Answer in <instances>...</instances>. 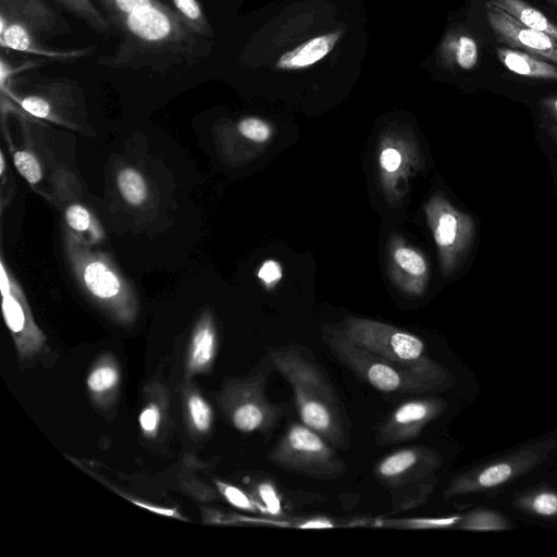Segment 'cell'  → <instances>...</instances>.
Listing matches in <instances>:
<instances>
[{"instance_id": "cell-1", "label": "cell", "mask_w": 557, "mask_h": 557, "mask_svg": "<svg viewBox=\"0 0 557 557\" xmlns=\"http://www.w3.org/2000/svg\"><path fill=\"white\" fill-rule=\"evenodd\" d=\"M119 41L98 59L110 69L165 72L194 66L211 52L212 41L195 33L169 0L108 20Z\"/></svg>"}, {"instance_id": "cell-2", "label": "cell", "mask_w": 557, "mask_h": 557, "mask_svg": "<svg viewBox=\"0 0 557 557\" xmlns=\"http://www.w3.org/2000/svg\"><path fill=\"white\" fill-rule=\"evenodd\" d=\"M275 370L293 389L301 423L341 449L350 447V422L337 391L314 355L300 346L271 349Z\"/></svg>"}, {"instance_id": "cell-3", "label": "cell", "mask_w": 557, "mask_h": 557, "mask_svg": "<svg viewBox=\"0 0 557 557\" xmlns=\"http://www.w3.org/2000/svg\"><path fill=\"white\" fill-rule=\"evenodd\" d=\"M323 341L331 354L360 380L387 394L421 395L450 389L456 379L435 360L422 366L389 362L355 345L343 331L327 332Z\"/></svg>"}, {"instance_id": "cell-4", "label": "cell", "mask_w": 557, "mask_h": 557, "mask_svg": "<svg viewBox=\"0 0 557 557\" xmlns=\"http://www.w3.org/2000/svg\"><path fill=\"white\" fill-rule=\"evenodd\" d=\"M71 32L70 25L46 0H0L2 49L40 55L49 61L73 62L91 55L95 45L58 49L47 40Z\"/></svg>"}, {"instance_id": "cell-5", "label": "cell", "mask_w": 557, "mask_h": 557, "mask_svg": "<svg viewBox=\"0 0 557 557\" xmlns=\"http://www.w3.org/2000/svg\"><path fill=\"white\" fill-rule=\"evenodd\" d=\"M274 364L267 354L245 376L227 380L218 395L225 420L242 433L268 434L287 416L289 405L273 403L265 387Z\"/></svg>"}, {"instance_id": "cell-6", "label": "cell", "mask_w": 557, "mask_h": 557, "mask_svg": "<svg viewBox=\"0 0 557 557\" xmlns=\"http://www.w3.org/2000/svg\"><path fill=\"white\" fill-rule=\"evenodd\" d=\"M265 458L286 471L317 480H338L347 472V465L334 446L298 422L288 425Z\"/></svg>"}, {"instance_id": "cell-7", "label": "cell", "mask_w": 557, "mask_h": 557, "mask_svg": "<svg viewBox=\"0 0 557 557\" xmlns=\"http://www.w3.org/2000/svg\"><path fill=\"white\" fill-rule=\"evenodd\" d=\"M557 449V438L546 437L488 460L451 479L445 499L498 490L544 463Z\"/></svg>"}, {"instance_id": "cell-8", "label": "cell", "mask_w": 557, "mask_h": 557, "mask_svg": "<svg viewBox=\"0 0 557 557\" xmlns=\"http://www.w3.org/2000/svg\"><path fill=\"white\" fill-rule=\"evenodd\" d=\"M344 334L358 347L389 362L422 366L433 362L416 335L369 321H351Z\"/></svg>"}, {"instance_id": "cell-9", "label": "cell", "mask_w": 557, "mask_h": 557, "mask_svg": "<svg viewBox=\"0 0 557 557\" xmlns=\"http://www.w3.org/2000/svg\"><path fill=\"white\" fill-rule=\"evenodd\" d=\"M443 465L441 454L431 447L414 446L396 450L374 467V475L389 492L422 482Z\"/></svg>"}, {"instance_id": "cell-10", "label": "cell", "mask_w": 557, "mask_h": 557, "mask_svg": "<svg viewBox=\"0 0 557 557\" xmlns=\"http://www.w3.org/2000/svg\"><path fill=\"white\" fill-rule=\"evenodd\" d=\"M446 407L447 404L437 397L418 398L401 404L380 425L374 438L375 444L387 446L417 438Z\"/></svg>"}, {"instance_id": "cell-11", "label": "cell", "mask_w": 557, "mask_h": 557, "mask_svg": "<svg viewBox=\"0 0 557 557\" xmlns=\"http://www.w3.org/2000/svg\"><path fill=\"white\" fill-rule=\"evenodd\" d=\"M485 15L497 39L507 47L536 54L557 65V39L532 29L485 1Z\"/></svg>"}, {"instance_id": "cell-12", "label": "cell", "mask_w": 557, "mask_h": 557, "mask_svg": "<svg viewBox=\"0 0 557 557\" xmlns=\"http://www.w3.org/2000/svg\"><path fill=\"white\" fill-rule=\"evenodd\" d=\"M437 205L434 236L446 256L447 267H451L469 249L474 236V222L468 214L455 210L443 200Z\"/></svg>"}, {"instance_id": "cell-13", "label": "cell", "mask_w": 557, "mask_h": 557, "mask_svg": "<svg viewBox=\"0 0 557 557\" xmlns=\"http://www.w3.org/2000/svg\"><path fill=\"white\" fill-rule=\"evenodd\" d=\"M122 381L121 367L113 355L96 360L86 377V388L95 406L110 408L115 401Z\"/></svg>"}, {"instance_id": "cell-14", "label": "cell", "mask_w": 557, "mask_h": 557, "mask_svg": "<svg viewBox=\"0 0 557 557\" xmlns=\"http://www.w3.org/2000/svg\"><path fill=\"white\" fill-rule=\"evenodd\" d=\"M343 28L311 37L280 55L275 67L281 71L308 69L330 54L343 36Z\"/></svg>"}, {"instance_id": "cell-15", "label": "cell", "mask_w": 557, "mask_h": 557, "mask_svg": "<svg viewBox=\"0 0 557 557\" xmlns=\"http://www.w3.org/2000/svg\"><path fill=\"white\" fill-rule=\"evenodd\" d=\"M168 419V389L159 383H152L144 392V403L138 413L140 434L148 441H157L165 432Z\"/></svg>"}, {"instance_id": "cell-16", "label": "cell", "mask_w": 557, "mask_h": 557, "mask_svg": "<svg viewBox=\"0 0 557 557\" xmlns=\"http://www.w3.org/2000/svg\"><path fill=\"white\" fill-rule=\"evenodd\" d=\"M218 354V337L210 321L206 320L195 329L185 358V379L208 373Z\"/></svg>"}, {"instance_id": "cell-17", "label": "cell", "mask_w": 557, "mask_h": 557, "mask_svg": "<svg viewBox=\"0 0 557 557\" xmlns=\"http://www.w3.org/2000/svg\"><path fill=\"white\" fill-rule=\"evenodd\" d=\"M438 57L446 69L471 71L479 60L478 44L466 29L451 28L438 48Z\"/></svg>"}, {"instance_id": "cell-18", "label": "cell", "mask_w": 557, "mask_h": 557, "mask_svg": "<svg viewBox=\"0 0 557 557\" xmlns=\"http://www.w3.org/2000/svg\"><path fill=\"white\" fill-rule=\"evenodd\" d=\"M496 54L499 62L515 74L557 82V65L536 54L507 46L497 48Z\"/></svg>"}, {"instance_id": "cell-19", "label": "cell", "mask_w": 557, "mask_h": 557, "mask_svg": "<svg viewBox=\"0 0 557 557\" xmlns=\"http://www.w3.org/2000/svg\"><path fill=\"white\" fill-rule=\"evenodd\" d=\"M182 409L191 435L203 436L210 433L214 421L213 408L201 392L189 382L182 391Z\"/></svg>"}, {"instance_id": "cell-20", "label": "cell", "mask_w": 557, "mask_h": 557, "mask_svg": "<svg viewBox=\"0 0 557 557\" xmlns=\"http://www.w3.org/2000/svg\"><path fill=\"white\" fill-rule=\"evenodd\" d=\"M512 506L531 516L557 519V490L544 484L532 486L519 492Z\"/></svg>"}, {"instance_id": "cell-21", "label": "cell", "mask_w": 557, "mask_h": 557, "mask_svg": "<svg viewBox=\"0 0 557 557\" xmlns=\"http://www.w3.org/2000/svg\"><path fill=\"white\" fill-rule=\"evenodd\" d=\"M493 5L507 12L521 24L545 33L557 39V25L543 12L532 7L524 0H486Z\"/></svg>"}, {"instance_id": "cell-22", "label": "cell", "mask_w": 557, "mask_h": 557, "mask_svg": "<svg viewBox=\"0 0 557 557\" xmlns=\"http://www.w3.org/2000/svg\"><path fill=\"white\" fill-rule=\"evenodd\" d=\"M64 10L86 23L102 35H112L114 30L109 21L92 0H52Z\"/></svg>"}, {"instance_id": "cell-23", "label": "cell", "mask_w": 557, "mask_h": 557, "mask_svg": "<svg viewBox=\"0 0 557 557\" xmlns=\"http://www.w3.org/2000/svg\"><path fill=\"white\" fill-rule=\"evenodd\" d=\"M456 528L466 531H507L511 529V523L499 511L478 508L462 515Z\"/></svg>"}, {"instance_id": "cell-24", "label": "cell", "mask_w": 557, "mask_h": 557, "mask_svg": "<svg viewBox=\"0 0 557 557\" xmlns=\"http://www.w3.org/2000/svg\"><path fill=\"white\" fill-rule=\"evenodd\" d=\"M437 482V476L433 475L422 482L391 491L392 506L401 511L423 505L432 495Z\"/></svg>"}, {"instance_id": "cell-25", "label": "cell", "mask_w": 557, "mask_h": 557, "mask_svg": "<svg viewBox=\"0 0 557 557\" xmlns=\"http://www.w3.org/2000/svg\"><path fill=\"white\" fill-rule=\"evenodd\" d=\"M84 280L88 289L99 298H111L120 289L117 277L99 261L91 262L85 268Z\"/></svg>"}, {"instance_id": "cell-26", "label": "cell", "mask_w": 557, "mask_h": 557, "mask_svg": "<svg viewBox=\"0 0 557 557\" xmlns=\"http://www.w3.org/2000/svg\"><path fill=\"white\" fill-rule=\"evenodd\" d=\"M178 15L199 36L213 40V28L198 0H169Z\"/></svg>"}, {"instance_id": "cell-27", "label": "cell", "mask_w": 557, "mask_h": 557, "mask_svg": "<svg viewBox=\"0 0 557 557\" xmlns=\"http://www.w3.org/2000/svg\"><path fill=\"white\" fill-rule=\"evenodd\" d=\"M117 186L124 199L132 205H139L147 197L145 181L134 169H124L119 173Z\"/></svg>"}, {"instance_id": "cell-28", "label": "cell", "mask_w": 557, "mask_h": 557, "mask_svg": "<svg viewBox=\"0 0 557 557\" xmlns=\"http://www.w3.org/2000/svg\"><path fill=\"white\" fill-rule=\"evenodd\" d=\"M102 10L107 20L125 15L138 9L153 5L164 0H92Z\"/></svg>"}, {"instance_id": "cell-29", "label": "cell", "mask_w": 557, "mask_h": 557, "mask_svg": "<svg viewBox=\"0 0 557 557\" xmlns=\"http://www.w3.org/2000/svg\"><path fill=\"white\" fill-rule=\"evenodd\" d=\"M462 518L461 516H450L443 518H418L397 520L392 525L407 529H445L457 527Z\"/></svg>"}, {"instance_id": "cell-30", "label": "cell", "mask_w": 557, "mask_h": 557, "mask_svg": "<svg viewBox=\"0 0 557 557\" xmlns=\"http://www.w3.org/2000/svg\"><path fill=\"white\" fill-rule=\"evenodd\" d=\"M221 495L234 507L246 511H257L251 498L240 488L228 483L216 481Z\"/></svg>"}, {"instance_id": "cell-31", "label": "cell", "mask_w": 557, "mask_h": 557, "mask_svg": "<svg viewBox=\"0 0 557 557\" xmlns=\"http://www.w3.org/2000/svg\"><path fill=\"white\" fill-rule=\"evenodd\" d=\"M14 164L17 171L27 182L35 184L41 178V169L37 159L27 151H17L14 157Z\"/></svg>"}, {"instance_id": "cell-32", "label": "cell", "mask_w": 557, "mask_h": 557, "mask_svg": "<svg viewBox=\"0 0 557 557\" xmlns=\"http://www.w3.org/2000/svg\"><path fill=\"white\" fill-rule=\"evenodd\" d=\"M394 257L396 262L410 274L421 275L425 272L424 259L412 249L398 248Z\"/></svg>"}, {"instance_id": "cell-33", "label": "cell", "mask_w": 557, "mask_h": 557, "mask_svg": "<svg viewBox=\"0 0 557 557\" xmlns=\"http://www.w3.org/2000/svg\"><path fill=\"white\" fill-rule=\"evenodd\" d=\"M240 134L253 141H265L270 137L269 125L258 117H246L238 123Z\"/></svg>"}, {"instance_id": "cell-34", "label": "cell", "mask_w": 557, "mask_h": 557, "mask_svg": "<svg viewBox=\"0 0 557 557\" xmlns=\"http://www.w3.org/2000/svg\"><path fill=\"white\" fill-rule=\"evenodd\" d=\"M257 492L269 513L273 516L282 515L281 499L271 483L262 482L258 484Z\"/></svg>"}, {"instance_id": "cell-35", "label": "cell", "mask_w": 557, "mask_h": 557, "mask_svg": "<svg viewBox=\"0 0 557 557\" xmlns=\"http://www.w3.org/2000/svg\"><path fill=\"white\" fill-rule=\"evenodd\" d=\"M49 61L47 59L42 60H34V61H25L21 64L12 65L9 63L3 57L0 59V82L10 79L11 77H14L15 75L20 74L21 72L25 70H32L34 67H39L41 65H45Z\"/></svg>"}, {"instance_id": "cell-36", "label": "cell", "mask_w": 557, "mask_h": 557, "mask_svg": "<svg viewBox=\"0 0 557 557\" xmlns=\"http://www.w3.org/2000/svg\"><path fill=\"white\" fill-rule=\"evenodd\" d=\"M67 224L76 231H85L90 224L89 212L79 205L71 206L65 213Z\"/></svg>"}, {"instance_id": "cell-37", "label": "cell", "mask_w": 557, "mask_h": 557, "mask_svg": "<svg viewBox=\"0 0 557 557\" xmlns=\"http://www.w3.org/2000/svg\"><path fill=\"white\" fill-rule=\"evenodd\" d=\"M542 125L557 124V95L544 97L539 101Z\"/></svg>"}, {"instance_id": "cell-38", "label": "cell", "mask_w": 557, "mask_h": 557, "mask_svg": "<svg viewBox=\"0 0 557 557\" xmlns=\"http://www.w3.org/2000/svg\"><path fill=\"white\" fill-rule=\"evenodd\" d=\"M259 278L265 283H272L282 277V270L277 262L269 260L264 262L258 272Z\"/></svg>"}, {"instance_id": "cell-39", "label": "cell", "mask_w": 557, "mask_h": 557, "mask_svg": "<svg viewBox=\"0 0 557 557\" xmlns=\"http://www.w3.org/2000/svg\"><path fill=\"white\" fill-rule=\"evenodd\" d=\"M380 163L386 171L393 172L399 168L401 157L396 149L387 148L381 153Z\"/></svg>"}, {"instance_id": "cell-40", "label": "cell", "mask_w": 557, "mask_h": 557, "mask_svg": "<svg viewBox=\"0 0 557 557\" xmlns=\"http://www.w3.org/2000/svg\"><path fill=\"white\" fill-rule=\"evenodd\" d=\"M300 527L301 528H331V527H334V524L331 523V521L325 520V519H315V520L307 521V523H304Z\"/></svg>"}, {"instance_id": "cell-41", "label": "cell", "mask_w": 557, "mask_h": 557, "mask_svg": "<svg viewBox=\"0 0 557 557\" xmlns=\"http://www.w3.org/2000/svg\"><path fill=\"white\" fill-rule=\"evenodd\" d=\"M542 127L545 129L546 134L557 146V124H544Z\"/></svg>"}, {"instance_id": "cell-42", "label": "cell", "mask_w": 557, "mask_h": 557, "mask_svg": "<svg viewBox=\"0 0 557 557\" xmlns=\"http://www.w3.org/2000/svg\"><path fill=\"white\" fill-rule=\"evenodd\" d=\"M544 1L557 10V0H544Z\"/></svg>"}, {"instance_id": "cell-43", "label": "cell", "mask_w": 557, "mask_h": 557, "mask_svg": "<svg viewBox=\"0 0 557 557\" xmlns=\"http://www.w3.org/2000/svg\"><path fill=\"white\" fill-rule=\"evenodd\" d=\"M4 170V160H3V157H2V153H1V168H0V172L2 173Z\"/></svg>"}]
</instances>
